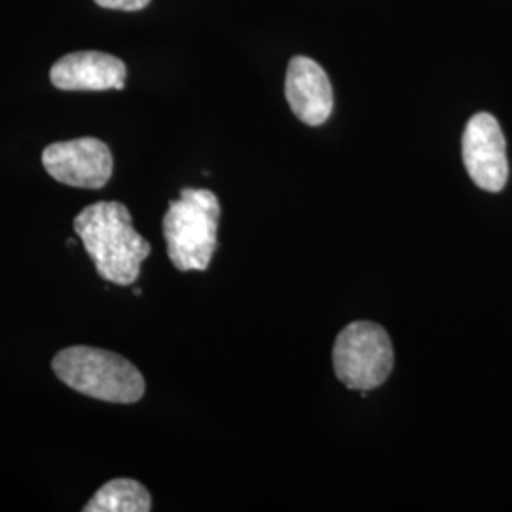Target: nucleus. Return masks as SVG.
I'll return each mask as SVG.
<instances>
[{"label": "nucleus", "instance_id": "nucleus-7", "mask_svg": "<svg viewBox=\"0 0 512 512\" xmlns=\"http://www.w3.org/2000/svg\"><path fill=\"white\" fill-rule=\"evenodd\" d=\"M126 65L105 52H74L55 61L50 80L63 92H105L126 88Z\"/></svg>", "mask_w": 512, "mask_h": 512}, {"label": "nucleus", "instance_id": "nucleus-9", "mask_svg": "<svg viewBox=\"0 0 512 512\" xmlns=\"http://www.w3.org/2000/svg\"><path fill=\"white\" fill-rule=\"evenodd\" d=\"M152 497L147 488L131 478H116L97 490L84 512H148Z\"/></svg>", "mask_w": 512, "mask_h": 512}, {"label": "nucleus", "instance_id": "nucleus-2", "mask_svg": "<svg viewBox=\"0 0 512 512\" xmlns=\"http://www.w3.org/2000/svg\"><path fill=\"white\" fill-rule=\"evenodd\" d=\"M55 376L74 391L105 403L133 404L145 395L139 368L107 349L74 346L61 349L52 361Z\"/></svg>", "mask_w": 512, "mask_h": 512}, {"label": "nucleus", "instance_id": "nucleus-10", "mask_svg": "<svg viewBox=\"0 0 512 512\" xmlns=\"http://www.w3.org/2000/svg\"><path fill=\"white\" fill-rule=\"evenodd\" d=\"M99 6L109 10H124V12H137L150 4V0H95Z\"/></svg>", "mask_w": 512, "mask_h": 512}, {"label": "nucleus", "instance_id": "nucleus-6", "mask_svg": "<svg viewBox=\"0 0 512 512\" xmlns=\"http://www.w3.org/2000/svg\"><path fill=\"white\" fill-rule=\"evenodd\" d=\"M42 165L57 183L74 188L99 190L112 177L110 148L95 137L61 141L44 148Z\"/></svg>", "mask_w": 512, "mask_h": 512}, {"label": "nucleus", "instance_id": "nucleus-3", "mask_svg": "<svg viewBox=\"0 0 512 512\" xmlns=\"http://www.w3.org/2000/svg\"><path fill=\"white\" fill-rule=\"evenodd\" d=\"M219 198L211 190L183 188L164 217L167 255L181 272H203L217 249Z\"/></svg>", "mask_w": 512, "mask_h": 512}, {"label": "nucleus", "instance_id": "nucleus-5", "mask_svg": "<svg viewBox=\"0 0 512 512\" xmlns=\"http://www.w3.org/2000/svg\"><path fill=\"white\" fill-rule=\"evenodd\" d=\"M461 154L465 169L478 188L488 192L505 188L509 181L507 141L495 116L478 112L467 122Z\"/></svg>", "mask_w": 512, "mask_h": 512}, {"label": "nucleus", "instance_id": "nucleus-4", "mask_svg": "<svg viewBox=\"0 0 512 512\" xmlns=\"http://www.w3.org/2000/svg\"><path fill=\"white\" fill-rule=\"evenodd\" d=\"M332 363L338 380L349 389L370 391L384 384L395 365V351L384 327L355 321L336 338Z\"/></svg>", "mask_w": 512, "mask_h": 512}, {"label": "nucleus", "instance_id": "nucleus-8", "mask_svg": "<svg viewBox=\"0 0 512 512\" xmlns=\"http://www.w3.org/2000/svg\"><path fill=\"white\" fill-rule=\"evenodd\" d=\"M285 97L294 116L306 126H323L334 109L329 76L319 63L304 55H296L289 61Z\"/></svg>", "mask_w": 512, "mask_h": 512}, {"label": "nucleus", "instance_id": "nucleus-1", "mask_svg": "<svg viewBox=\"0 0 512 512\" xmlns=\"http://www.w3.org/2000/svg\"><path fill=\"white\" fill-rule=\"evenodd\" d=\"M74 234L92 256L97 274L116 285H131L152 247L131 222L124 203L97 202L82 209L73 222Z\"/></svg>", "mask_w": 512, "mask_h": 512}]
</instances>
